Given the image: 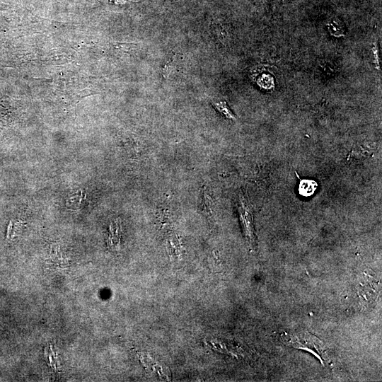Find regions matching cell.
<instances>
[{"label":"cell","instance_id":"6da1fadb","mask_svg":"<svg viewBox=\"0 0 382 382\" xmlns=\"http://www.w3.org/2000/svg\"><path fill=\"white\" fill-rule=\"evenodd\" d=\"M252 206L248 199L240 192L238 201V210L240 221L243 226L245 235L250 244L255 241V234L253 228Z\"/></svg>","mask_w":382,"mask_h":382},{"label":"cell","instance_id":"7a4b0ae2","mask_svg":"<svg viewBox=\"0 0 382 382\" xmlns=\"http://www.w3.org/2000/svg\"><path fill=\"white\" fill-rule=\"evenodd\" d=\"M317 183L312 180H302L299 183V193L304 197L313 195L317 189Z\"/></svg>","mask_w":382,"mask_h":382},{"label":"cell","instance_id":"277c9868","mask_svg":"<svg viewBox=\"0 0 382 382\" xmlns=\"http://www.w3.org/2000/svg\"><path fill=\"white\" fill-rule=\"evenodd\" d=\"M135 2L137 1H132L130 0H108L109 4L117 6H124Z\"/></svg>","mask_w":382,"mask_h":382},{"label":"cell","instance_id":"3957f363","mask_svg":"<svg viewBox=\"0 0 382 382\" xmlns=\"http://www.w3.org/2000/svg\"><path fill=\"white\" fill-rule=\"evenodd\" d=\"M213 106L226 118L236 120V118L231 110L228 108L225 101H220L218 103H214Z\"/></svg>","mask_w":382,"mask_h":382}]
</instances>
